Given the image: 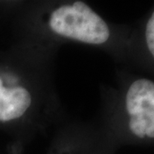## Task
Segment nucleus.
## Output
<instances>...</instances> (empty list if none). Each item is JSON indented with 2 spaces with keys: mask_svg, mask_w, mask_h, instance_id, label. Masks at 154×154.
Wrapping results in <instances>:
<instances>
[{
  "mask_svg": "<svg viewBox=\"0 0 154 154\" xmlns=\"http://www.w3.org/2000/svg\"><path fill=\"white\" fill-rule=\"evenodd\" d=\"M21 44L57 56L65 44L100 50L128 65L132 26L114 23L85 1H28L20 4Z\"/></svg>",
  "mask_w": 154,
  "mask_h": 154,
  "instance_id": "nucleus-1",
  "label": "nucleus"
},
{
  "mask_svg": "<svg viewBox=\"0 0 154 154\" xmlns=\"http://www.w3.org/2000/svg\"><path fill=\"white\" fill-rule=\"evenodd\" d=\"M55 58L20 43L11 61L0 63V125L29 140L64 121Z\"/></svg>",
  "mask_w": 154,
  "mask_h": 154,
  "instance_id": "nucleus-2",
  "label": "nucleus"
},
{
  "mask_svg": "<svg viewBox=\"0 0 154 154\" xmlns=\"http://www.w3.org/2000/svg\"><path fill=\"white\" fill-rule=\"evenodd\" d=\"M100 96L96 126L113 147L154 145V77L118 69L115 85L102 86Z\"/></svg>",
  "mask_w": 154,
  "mask_h": 154,
  "instance_id": "nucleus-3",
  "label": "nucleus"
},
{
  "mask_svg": "<svg viewBox=\"0 0 154 154\" xmlns=\"http://www.w3.org/2000/svg\"><path fill=\"white\" fill-rule=\"evenodd\" d=\"M113 149L96 125L65 120L57 127L48 154H111Z\"/></svg>",
  "mask_w": 154,
  "mask_h": 154,
  "instance_id": "nucleus-4",
  "label": "nucleus"
},
{
  "mask_svg": "<svg viewBox=\"0 0 154 154\" xmlns=\"http://www.w3.org/2000/svg\"><path fill=\"white\" fill-rule=\"evenodd\" d=\"M132 28L128 65L154 77V5Z\"/></svg>",
  "mask_w": 154,
  "mask_h": 154,
  "instance_id": "nucleus-5",
  "label": "nucleus"
}]
</instances>
